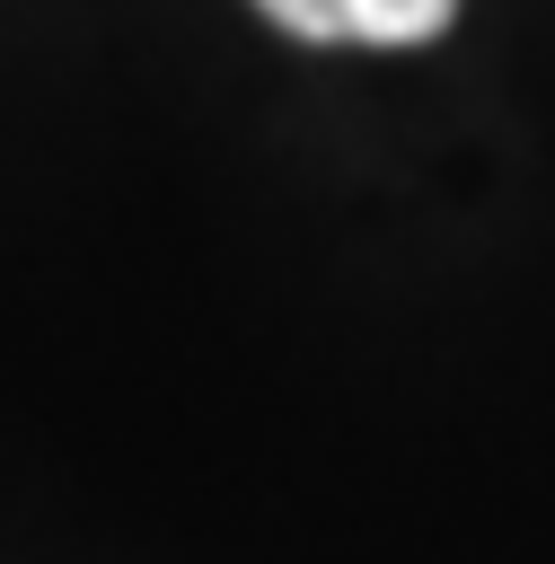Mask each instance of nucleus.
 Instances as JSON below:
<instances>
[{
	"label": "nucleus",
	"instance_id": "nucleus-1",
	"mask_svg": "<svg viewBox=\"0 0 555 564\" xmlns=\"http://www.w3.org/2000/svg\"><path fill=\"white\" fill-rule=\"evenodd\" d=\"M458 0H264L273 26L308 44H423L449 26Z\"/></svg>",
	"mask_w": 555,
	"mask_h": 564
}]
</instances>
